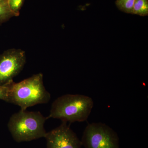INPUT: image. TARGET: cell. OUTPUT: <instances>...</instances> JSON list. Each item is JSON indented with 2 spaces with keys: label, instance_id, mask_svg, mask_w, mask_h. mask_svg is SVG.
<instances>
[{
  "label": "cell",
  "instance_id": "30bf717a",
  "mask_svg": "<svg viewBox=\"0 0 148 148\" xmlns=\"http://www.w3.org/2000/svg\"><path fill=\"white\" fill-rule=\"evenodd\" d=\"M24 0H8L9 6L11 10L15 14V16H18L20 13Z\"/></svg>",
  "mask_w": 148,
  "mask_h": 148
},
{
  "label": "cell",
  "instance_id": "7a4b0ae2",
  "mask_svg": "<svg viewBox=\"0 0 148 148\" xmlns=\"http://www.w3.org/2000/svg\"><path fill=\"white\" fill-rule=\"evenodd\" d=\"M93 106V101L89 96L66 94L53 102L47 118L60 119L67 123L85 121L90 115Z\"/></svg>",
  "mask_w": 148,
  "mask_h": 148
},
{
  "label": "cell",
  "instance_id": "5b68a950",
  "mask_svg": "<svg viewBox=\"0 0 148 148\" xmlns=\"http://www.w3.org/2000/svg\"><path fill=\"white\" fill-rule=\"evenodd\" d=\"M26 60L25 52L21 49H10L0 56V86L13 81L22 71Z\"/></svg>",
  "mask_w": 148,
  "mask_h": 148
},
{
  "label": "cell",
  "instance_id": "52a82bcc",
  "mask_svg": "<svg viewBox=\"0 0 148 148\" xmlns=\"http://www.w3.org/2000/svg\"><path fill=\"white\" fill-rule=\"evenodd\" d=\"M132 14L140 16L148 15V0H135Z\"/></svg>",
  "mask_w": 148,
  "mask_h": 148
},
{
  "label": "cell",
  "instance_id": "277c9868",
  "mask_svg": "<svg viewBox=\"0 0 148 148\" xmlns=\"http://www.w3.org/2000/svg\"><path fill=\"white\" fill-rule=\"evenodd\" d=\"M81 142L85 148H119L117 134L102 123L88 125L84 131Z\"/></svg>",
  "mask_w": 148,
  "mask_h": 148
},
{
  "label": "cell",
  "instance_id": "9c48e42d",
  "mask_svg": "<svg viewBox=\"0 0 148 148\" xmlns=\"http://www.w3.org/2000/svg\"><path fill=\"white\" fill-rule=\"evenodd\" d=\"M15 16L11 10L8 3L0 4V23L6 21L11 17Z\"/></svg>",
  "mask_w": 148,
  "mask_h": 148
},
{
  "label": "cell",
  "instance_id": "8992f818",
  "mask_svg": "<svg viewBox=\"0 0 148 148\" xmlns=\"http://www.w3.org/2000/svg\"><path fill=\"white\" fill-rule=\"evenodd\" d=\"M47 148H81L82 143L67 123L47 132Z\"/></svg>",
  "mask_w": 148,
  "mask_h": 148
},
{
  "label": "cell",
  "instance_id": "ba28073f",
  "mask_svg": "<svg viewBox=\"0 0 148 148\" xmlns=\"http://www.w3.org/2000/svg\"><path fill=\"white\" fill-rule=\"evenodd\" d=\"M135 0H116L115 4L119 10L127 14H132Z\"/></svg>",
  "mask_w": 148,
  "mask_h": 148
},
{
  "label": "cell",
  "instance_id": "7c38bea8",
  "mask_svg": "<svg viewBox=\"0 0 148 148\" xmlns=\"http://www.w3.org/2000/svg\"><path fill=\"white\" fill-rule=\"evenodd\" d=\"M8 3V0H0V4L5 3Z\"/></svg>",
  "mask_w": 148,
  "mask_h": 148
},
{
  "label": "cell",
  "instance_id": "8fae6325",
  "mask_svg": "<svg viewBox=\"0 0 148 148\" xmlns=\"http://www.w3.org/2000/svg\"><path fill=\"white\" fill-rule=\"evenodd\" d=\"M10 82L0 86V100L8 102Z\"/></svg>",
  "mask_w": 148,
  "mask_h": 148
},
{
  "label": "cell",
  "instance_id": "6da1fadb",
  "mask_svg": "<svg viewBox=\"0 0 148 148\" xmlns=\"http://www.w3.org/2000/svg\"><path fill=\"white\" fill-rule=\"evenodd\" d=\"M41 73L18 83H10L7 103L18 106L25 110L38 104H46L51 99L50 93L44 85Z\"/></svg>",
  "mask_w": 148,
  "mask_h": 148
},
{
  "label": "cell",
  "instance_id": "3957f363",
  "mask_svg": "<svg viewBox=\"0 0 148 148\" xmlns=\"http://www.w3.org/2000/svg\"><path fill=\"white\" fill-rule=\"evenodd\" d=\"M47 119L40 112L21 110L11 116L8 127L17 143L30 142L45 138L47 132L44 127Z\"/></svg>",
  "mask_w": 148,
  "mask_h": 148
}]
</instances>
